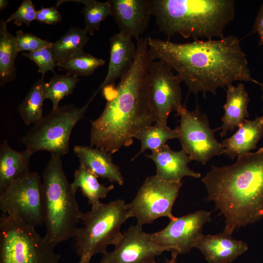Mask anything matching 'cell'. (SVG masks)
Returning a JSON list of instances; mask_svg holds the SVG:
<instances>
[{
  "instance_id": "obj_1",
  "label": "cell",
  "mask_w": 263,
  "mask_h": 263,
  "mask_svg": "<svg viewBox=\"0 0 263 263\" xmlns=\"http://www.w3.org/2000/svg\"><path fill=\"white\" fill-rule=\"evenodd\" d=\"M148 44L152 60L168 64L193 94H215L218 88L236 81L260 83L252 77L246 56L234 36L185 43L148 37Z\"/></svg>"
},
{
  "instance_id": "obj_2",
  "label": "cell",
  "mask_w": 263,
  "mask_h": 263,
  "mask_svg": "<svg viewBox=\"0 0 263 263\" xmlns=\"http://www.w3.org/2000/svg\"><path fill=\"white\" fill-rule=\"evenodd\" d=\"M148 40L141 38L137 41L134 61L118 85L102 90L107 102L99 117L91 121L92 147L112 154L130 146L139 131L156 123L148 96V71L153 61Z\"/></svg>"
},
{
  "instance_id": "obj_3",
  "label": "cell",
  "mask_w": 263,
  "mask_h": 263,
  "mask_svg": "<svg viewBox=\"0 0 263 263\" xmlns=\"http://www.w3.org/2000/svg\"><path fill=\"white\" fill-rule=\"evenodd\" d=\"M207 200L225 218V233L263 218V147L237 157L233 164L212 166L202 179Z\"/></svg>"
},
{
  "instance_id": "obj_4",
  "label": "cell",
  "mask_w": 263,
  "mask_h": 263,
  "mask_svg": "<svg viewBox=\"0 0 263 263\" xmlns=\"http://www.w3.org/2000/svg\"><path fill=\"white\" fill-rule=\"evenodd\" d=\"M159 31L194 40L224 38L235 16L233 0H151Z\"/></svg>"
},
{
  "instance_id": "obj_5",
  "label": "cell",
  "mask_w": 263,
  "mask_h": 263,
  "mask_svg": "<svg viewBox=\"0 0 263 263\" xmlns=\"http://www.w3.org/2000/svg\"><path fill=\"white\" fill-rule=\"evenodd\" d=\"M42 184L45 237L56 246L75 236L82 212L60 156L51 154L43 172Z\"/></svg>"
},
{
  "instance_id": "obj_6",
  "label": "cell",
  "mask_w": 263,
  "mask_h": 263,
  "mask_svg": "<svg viewBox=\"0 0 263 263\" xmlns=\"http://www.w3.org/2000/svg\"><path fill=\"white\" fill-rule=\"evenodd\" d=\"M131 217L128 204L121 199L101 202L82 212L80 221L84 226L78 227L74 237L80 261L90 263L94 255L106 253L109 245H116L123 235L122 225Z\"/></svg>"
},
{
  "instance_id": "obj_7",
  "label": "cell",
  "mask_w": 263,
  "mask_h": 263,
  "mask_svg": "<svg viewBox=\"0 0 263 263\" xmlns=\"http://www.w3.org/2000/svg\"><path fill=\"white\" fill-rule=\"evenodd\" d=\"M35 227L2 214L0 218V263H58L60 255Z\"/></svg>"
},
{
  "instance_id": "obj_8",
  "label": "cell",
  "mask_w": 263,
  "mask_h": 263,
  "mask_svg": "<svg viewBox=\"0 0 263 263\" xmlns=\"http://www.w3.org/2000/svg\"><path fill=\"white\" fill-rule=\"evenodd\" d=\"M96 95L93 94L89 101L81 107L71 104L59 106L43 116L21 138L22 143L33 154L45 150L51 154L62 156L69 149L71 132L82 118Z\"/></svg>"
},
{
  "instance_id": "obj_9",
  "label": "cell",
  "mask_w": 263,
  "mask_h": 263,
  "mask_svg": "<svg viewBox=\"0 0 263 263\" xmlns=\"http://www.w3.org/2000/svg\"><path fill=\"white\" fill-rule=\"evenodd\" d=\"M43 184L39 174L30 171L0 191L2 214L34 227L44 224Z\"/></svg>"
},
{
  "instance_id": "obj_10",
  "label": "cell",
  "mask_w": 263,
  "mask_h": 263,
  "mask_svg": "<svg viewBox=\"0 0 263 263\" xmlns=\"http://www.w3.org/2000/svg\"><path fill=\"white\" fill-rule=\"evenodd\" d=\"M182 185V182L164 180L156 175L147 177L128 204L132 217L142 226L161 217L174 219L172 209Z\"/></svg>"
},
{
  "instance_id": "obj_11",
  "label": "cell",
  "mask_w": 263,
  "mask_h": 263,
  "mask_svg": "<svg viewBox=\"0 0 263 263\" xmlns=\"http://www.w3.org/2000/svg\"><path fill=\"white\" fill-rule=\"evenodd\" d=\"M180 116L177 127L182 149L193 160L205 165L213 156L225 153L222 143L215 138L207 116L198 107L192 111L182 106L177 112Z\"/></svg>"
},
{
  "instance_id": "obj_12",
  "label": "cell",
  "mask_w": 263,
  "mask_h": 263,
  "mask_svg": "<svg viewBox=\"0 0 263 263\" xmlns=\"http://www.w3.org/2000/svg\"><path fill=\"white\" fill-rule=\"evenodd\" d=\"M181 79L162 61H152L148 76L150 104L156 118V123L167 125L170 113L177 112L181 104Z\"/></svg>"
},
{
  "instance_id": "obj_13",
  "label": "cell",
  "mask_w": 263,
  "mask_h": 263,
  "mask_svg": "<svg viewBox=\"0 0 263 263\" xmlns=\"http://www.w3.org/2000/svg\"><path fill=\"white\" fill-rule=\"evenodd\" d=\"M211 212L198 210L175 217L161 230L150 233L152 239L166 251L179 255L189 252L202 236L204 225L211 221Z\"/></svg>"
},
{
  "instance_id": "obj_14",
  "label": "cell",
  "mask_w": 263,
  "mask_h": 263,
  "mask_svg": "<svg viewBox=\"0 0 263 263\" xmlns=\"http://www.w3.org/2000/svg\"><path fill=\"white\" fill-rule=\"evenodd\" d=\"M165 251L136 224L123 233L113 251L103 254L100 263H156V257Z\"/></svg>"
},
{
  "instance_id": "obj_15",
  "label": "cell",
  "mask_w": 263,
  "mask_h": 263,
  "mask_svg": "<svg viewBox=\"0 0 263 263\" xmlns=\"http://www.w3.org/2000/svg\"><path fill=\"white\" fill-rule=\"evenodd\" d=\"M119 32L138 41L149 26L152 15L151 0H109Z\"/></svg>"
},
{
  "instance_id": "obj_16",
  "label": "cell",
  "mask_w": 263,
  "mask_h": 263,
  "mask_svg": "<svg viewBox=\"0 0 263 263\" xmlns=\"http://www.w3.org/2000/svg\"><path fill=\"white\" fill-rule=\"evenodd\" d=\"M110 60L107 74L98 89L97 93L105 87L115 86L116 80L123 76L131 67L136 52L132 38L119 32L110 38Z\"/></svg>"
},
{
  "instance_id": "obj_17",
  "label": "cell",
  "mask_w": 263,
  "mask_h": 263,
  "mask_svg": "<svg viewBox=\"0 0 263 263\" xmlns=\"http://www.w3.org/2000/svg\"><path fill=\"white\" fill-rule=\"evenodd\" d=\"M146 156L156 166V175L164 180L180 182L185 176L200 178L201 174L190 169L188 163L192 159L183 149L176 151L166 144L157 150Z\"/></svg>"
},
{
  "instance_id": "obj_18",
  "label": "cell",
  "mask_w": 263,
  "mask_h": 263,
  "mask_svg": "<svg viewBox=\"0 0 263 263\" xmlns=\"http://www.w3.org/2000/svg\"><path fill=\"white\" fill-rule=\"evenodd\" d=\"M195 248L203 254L208 263H231L248 250V245L231 235L222 233L203 235Z\"/></svg>"
},
{
  "instance_id": "obj_19",
  "label": "cell",
  "mask_w": 263,
  "mask_h": 263,
  "mask_svg": "<svg viewBox=\"0 0 263 263\" xmlns=\"http://www.w3.org/2000/svg\"><path fill=\"white\" fill-rule=\"evenodd\" d=\"M74 151L79 159L80 166L98 178L107 179L121 186L124 184L120 169L113 163L110 153L100 149L82 145H75Z\"/></svg>"
},
{
  "instance_id": "obj_20",
  "label": "cell",
  "mask_w": 263,
  "mask_h": 263,
  "mask_svg": "<svg viewBox=\"0 0 263 263\" xmlns=\"http://www.w3.org/2000/svg\"><path fill=\"white\" fill-rule=\"evenodd\" d=\"M263 136V116L253 120L245 119L234 134L223 141L225 154L234 159L250 152L256 148Z\"/></svg>"
},
{
  "instance_id": "obj_21",
  "label": "cell",
  "mask_w": 263,
  "mask_h": 263,
  "mask_svg": "<svg viewBox=\"0 0 263 263\" xmlns=\"http://www.w3.org/2000/svg\"><path fill=\"white\" fill-rule=\"evenodd\" d=\"M249 101L243 84L240 83L236 86L232 84L226 88V101L223 107L225 113L222 118V125L218 129L221 130V137L238 128L249 116L247 110Z\"/></svg>"
},
{
  "instance_id": "obj_22",
  "label": "cell",
  "mask_w": 263,
  "mask_h": 263,
  "mask_svg": "<svg viewBox=\"0 0 263 263\" xmlns=\"http://www.w3.org/2000/svg\"><path fill=\"white\" fill-rule=\"evenodd\" d=\"M33 153L26 149L19 151L12 149L6 140L0 146V191L30 171V157Z\"/></svg>"
},
{
  "instance_id": "obj_23",
  "label": "cell",
  "mask_w": 263,
  "mask_h": 263,
  "mask_svg": "<svg viewBox=\"0 0 263 263\" xmlns=\"http://www.w3.org/2000/svg\"><path fill=\"white\" fill-rule=\"evenodd\" d=\"M19 53L17 49L15 36L8 30L7 22H0V85L3 86L15 79L17 70L15 61Z\"/></svg>"
},
{
  "instance_id": "obj_24",
  "label": "cell",
  "mask_w": 263,
  "mask_h": 263,
  "mask_svg": "<svg viewBox=\"0 0 263 263\" xmlns=\"http://www.w3.org/2000/svg\"><path fill=\"white\" fill-rule=\"evenodd\" d=\"M97 178L91 171L80 166L75 170L74 180L71 183L75 190L77 191L78 188L81 190L92 207L100 204V200L104 199L114 188L113 185L106 187L100 184Z\"/></svg>"
},
{
  "instance_id": "obj_25",
  "label": "cell",
  "mask_w": 263,
  "mask_h": 263,
  "mask_svg": "<svg viewBox=\"0 0 263 263\" xmlns=\"http://www.w3.org/2000/svg\"><path fill=\"white\" fill-rule=\"evenodd\" d=\"M88 35L85 29L71 27L59 39L53 43L52 49L56 63L83 51L89 40Z\"/></svg>"
},
{
  "instance_id": "obj_26",
  "label": "cell",
  "mask_w": 263,
  "mask_h": 263,
  "mask_svg": "<svg viewBox=\"0 0 263 263\" xmlns=\"http://www.w3.org/2000/svg\"><path fill=\"white\" fill-rule=\"evenodd\" d=\"M44 77L37 80L18 107V112L25 124H35L42 117L44 97Z\"/></svg>"
},
{
  "instance_id": "obj_27",
  "label": "cell",
  "mask_w": 263,
  "mask_h": 263,
  "mask_svg": "<svg viewBox=\"0 0 263 263\" xmlns=\"http://www.w3.org/2000/svg\"><path fill=\"white\" fill-rule=\"evenodd\" d=\"M134 138L141 141V147L132 160L146 150L151 152L163 148L168 140L178 138V131L177 128L172 130L167 125L155 123L139 131Z\"/></svg>"
},
{
  "instance_id": "obj_28",
  "label": "cell",
  "mask_w": 263,
  "mask_h": 263,
  "mask_svg": "<svg viewBox=\"0 0 263 263\" xmlns=\"http://www.w3.org/2000/svg\"><path fill=\"white\" fill-rule=\"evenodd\" d=\"M65 1L75 2L84 5L82 12L85 25L84 29L91 36L93 35L94 32L99 29L101 23L112 14L111 5L109 0L105 2L95 0H58L56 5L58 7Z\"/></svg>"
},
{
  "instance_id": "obj_29",
  "label": "cell",
  "mask_w": 263,
  "mask_h": 263,
  "mask_svg": "<svg viewBox=\"0 0 263 263\" xmlns=\"http://www.w3.org/2000/svg\"><path fill=\"white\" fill-rule=\"evenodd\" d=\"M79 82L78 76L66 73L55 74L44 84L45 99H49L53 105L52 110L59 107V102L71 94Z\"/></svg>"
},
{
  "instance_id": "obj_30",
  "label": "cell",
  "mask_w": 263,
  "mask_h": 263,
  "mask_svg": "<svg viewBox=\"0 0 263 263\" xmlns=\"http://www.w3.org/2000/svg\"><path fill=\"white\" fill-rule=\"evenodd\" d=\"M105 63L104 59L94 57L83 51L57 63L56 66L62 68L70 75L86 76L92 75L96 69Z\"/></svg>"
},
{
  "instance_id": "obj_31",
  "label": "cell",
  "mask_w": 263,
  "mask_h": 263,
  "mask_svg": "<svg viewBox=\"0 0 263 263\" xmlns=\"http://www.w3.org/2000/svg\"><path fill=\"white\" fill-rule=\"evenodd\" d=\"M15 39L19 52L21 51L32 52L44 48L52 47L53 43L31 33L24 32L22 30L16 32Z\"/></svg>"
},
{
  "instance_id": "obj_32",
  "label": "cell",
  "mask_w": 263,
  "mask_h": 263,
  "mask_svg": "<svg viewBox=\"0 0 263 263\" xmlns=\"http://www.w3.org/2000/svg\"><path fill=\"white\" fill-rule=\"evenodd\" d=\"M22 55L36 63L38 68V72L43 77L47 72H54V68L56 66L52 47L44 48L35 52H27Z\"/></svg>"
},
{
  "instance_id": "obj_33",
  "label": "cell",
  "mask_w": 263,
  "mask_h": 263,
  "mask_svg": "<svg viewBox=\"0 0 263 263\" xmlns=\"http://www.w3.org/2000/svg\"><path fill=\"white\" fill-rule=\"evenodd\" d=\"M37 11L31 0H24L20 6L5 20L7 23L14 21L17 26L23 24L29 26L30 23L36 20Z\"/></svg>"
},
{
  "instance_id": "obj_34",
  "label": "cell",
  "mask_w": 263,
  "mask_h": 263,
  "mask_svg": "<svg viewBox=\"0 0 263 263\" xmlns=\"http://www.w3.org/2000/svg\"><path fill=\"white\" fill-rule=\"evenodd\" d=\"M55 5L48 8L42 7L37 11L36 20L39 23L46 24H53L59 22L62 20V16L57 10Z\"/></svg>"
},
{
  "instance_id": "obj_35",
  "label": "cell",
  "mask_w": 263,
  "mask_h": 263,
  "mask_svg": "<svg viewBox=\"0 0 263 263\" xmlns=\"http://www.w3.org/2000/svg\"><path fill=\"white\" fill-rule=\"evenodd\" d=\"M252 33H257L260 38L259 46L263 47V3L260 7L253 27Z\"/></svg>"
},
{
  "instance_id": "obj_36",
  "label": "cell",
  "mask_w": 263,
  "mask_h": 263,
  "mask_svg": "<svg viewBox=\"0 0 263 263\" xmlns=\"http://www.w3.org/2000/svg\"><path fill=\"white\" fill-rule=\"evenodd\" d=\"M178 255L175 253H171V257L169 260H167L165 263H178L176 261Z\"/></svg>"
},
{
  "instance_id": "obj_37",
  "label": "cell",
  "mask_w": 263,
  "mask_h": 263,
  "mask_svg": "<svg viewBox=\"0 0 263 263\" xmlns=\"http://www.w3.org/2000/svg\"><path fill=\"white\" fill-rule=\"evenodd\" d=\"M9 3L8 0H0V10L1 11L7 7Z\"/></svg>"
},
{
  "instance_id": "obj_38",
  "label": "cell",
  "mask_w": 263,
  "mask_h": 263,
  "mask_svg": "<svg viewBox=\"0 0 263 263\" xmlns=\"http://www.w3.org/2000/svg\"><path fill=\"white\" fill-rule=\"evenodd\" d=\"M259 85L260 86L262 92V94L261 96V98L263 101V83H260Z\"/></svg>"
},
{
  "instance_id": "obj_39",
  "label": "cell",
  "mask_w": 263,
  "mask_h": 263,
  "mask_svg": "<svg viewBox=\"0 0 263 263\" xmlns=\"http://www.w3.org/2000/svg\"><path fill=\"white\" fill-rule=\"evenodd\" d=\"M78 263H90L89 262H85L84 261H80Z\"/></svg>"
}]
</instances>
